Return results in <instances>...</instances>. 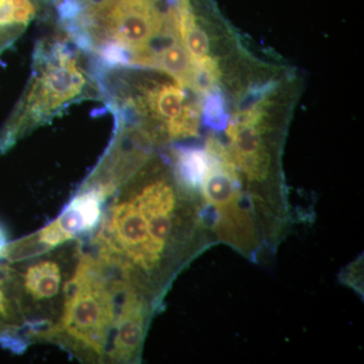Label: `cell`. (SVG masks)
<instances>
[{"mask_svg":"<svg viewBox=\"0 0 364 364\" xmlns=\"http://www.w3.org/2000/svg\"><path fill=\"white\" fill-rule=\"evenodd\" d=\"M147 162L105 203L85 246L158 310L176 275L214 242L196 196Z\"/></svg>","mask_w":364,"mask_h":364,"instance_id":"6da1fadb","label":"cell"},{"mask_svg":"<svg viewBox=\"0 0 364 364\" xmlns=\"http://www.w3.org/2000/svg\"><path fill=\"white\" fill-rule=\"evenodd\" d=\"M124 284L83 244L58 318L33 334L31 344H55L80 363H105Z\"/></svg>","mask_w":364,"mask_h":364,"instance_id":"7a4b0ae2","label":"cell"},{"mask_svg":"<svg viewBox=\"0 0 364 364\" xmlns=\"http://www.w3.org/2000/svg\"><path fill=\"white\" fill-rule=\"evenodd\" d=\"M75 44L85 51L114 43L130 55L131 66L140 65L154 43L172 32L161 0H100L81 9L67 23Z\"/></svg>","mask_w":364,"mask_h":364,"instance_id":"3957f363","label":"cell"},{"mask_svg":"<svg viewBox=\"0 0 364 364\" xmlns=\"http://www.w3.org/2000/svg\"><path fill=\"white\" fill-rule=\"evenodd\" d=\"M85 71L65 43L42 44L35 53V73L25 100L0 133V153L6 152L26 132L51 119L85 95Z\"/></svg>","mask_w":364,"mask_h":364,"instance_id":"277c9868","label":"cell"},{"mask_svg":"<svg viewBox=\"0 0 364 364\" xmlns=\"http://www.w3.org/2000/svg\"><path fill=\"white\" fill-rule=\"evenodd\" d=\"M83 244V239H75L26 259H1L25 317L28 344L33 334L58 318Z\"/></svg>","mask_w":364,"mask_h":364,"instance_id":"5b68a950","label":"cell"},{"mask_svg":"<svg viewBox=\"0 0 364 364\" xmlns=\"http://www.w3.org/2000/svg\"><path fill=\"white\" fill-rule=\"evenodd\" d=\"M134 109L149 114L160 129V135L168 140H181L198 136L200 109L188 100L179 83H162L144 91L138 100H127Z\"/></svg>","mask_w":364,"mask_h":364,"instance_id":"8992f818","label":"cell"},{"mask_svg":"<svg viewBox=\"0 0 364 364\" xmlns=\"http://www.w3.org/2000/svg\"><path fill=\"white\" fill-rule=\"evenodd\" d=\"M156 311L150 299L126 280L105 363H139L148 326Z\"/></svg>","mask_w":364,"mask_h":364,"instance_id":"52a82bcc","label":"cell"},{"mask_svg":"<svg viewBox=\"0 0 364 364\" xmlns=\"http://www.w3.org/2000/svg\"><path fill=\"white\" fill-rule=\"evenodd\" d=\"M26 323L13 282L0 259V346L16 353L28 346Z\"/></svg>","mask_w":364,"mask_h":364,"instance_id":"ba28073f","label":"cell"},{"mask_svg":"<svg viewBox=\"0 0 364 364\" xmlns=\"http://www.w3.org/2000/svg\"><path fill=\"white\" fill-rule=\"evenodd\" d=\"M140 66L156 68L171 76L183 87L198 90V68L177 33L170 36L158 49H152L144 57Z\"/></svg>","mask_w":364,"mask_h":364,"instance_id":"9c48e42d","label":"cell"},{"mask_svg":"<svg viewBox=\"0 0 364 364\" xmlns=\"http://www.w3.org/2000/svg\"><path fill=\"white\" fill-rule=\"evenodd\" d=\"M177 37L195 63L207 57L210 50L207 33L196 21L189 0H171L168 6Z\"/></svg>","mask_w":364,"mask_h":364,"instance_id":"30bf717a","label":"cell"},{"mask_svg":"<svg viewBox=\"0 0 364 364\" xmlns=\"http://www.w3.org/2000/svg\"><path fill=\"white\" fill-rule=\"evenodd\" d=\"M203 95H205V102H203V109L205 124L214 130H224L229 122V117L225 112L221 95L214 90Z\"/></svg>","mask_w":364,"mask_h":364,"instance_id":"8fae6325","label":"cell"},{"mask_svg":"<svg viewBox=\"0 0 364 364\" xmlns=\"http://www.w3.org/2000/svg\"><path fill=\"white\" fill-rule=\"evenodd\" d=\"M6 244L7 240L6 231H4V228L0 226V254H1L2 250L6 247Z\"/></svg>","mask_w":364,"mask_h":364,"instance_id":"7c38bea8","label":"cell"}]
</instances>
